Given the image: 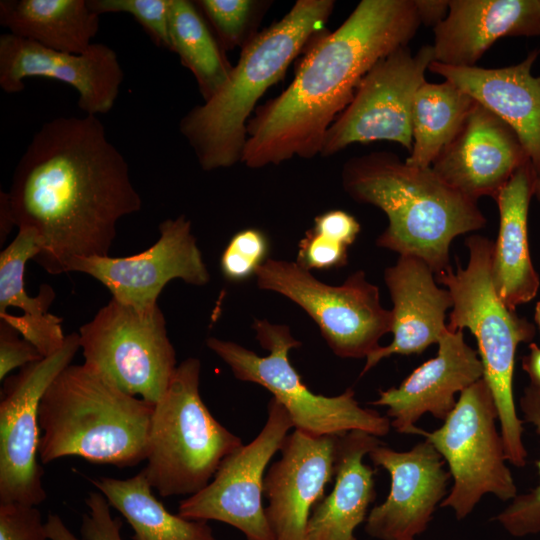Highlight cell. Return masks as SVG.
<instances>
[{
	"mask_svg": "<svg viewBox=\"0 0 540 540\" xmlns=\"http://www.w3.org/2000/svg\"><path fill=\"white\" fill-rule=\"evenodd\" d=\"M469 251L467 266L458 264L436 275L453 299L447 329L468 328L474 335L478 354L498 412L500 433L506 459L523 467L528 456L522 441L523 421L518 417L514 394L513 374L515 354L520 343L531 342L535 326L509 309L497 296L492 280L494 242L481 235L465 239Z\"/></svg>",
	"mask_w": 540,
	"mask_h": 540,
	"instance_id": "6",
	"label": "cell"
},
{
	"mask_svg": "<svg viewBox=\"0 0 540 540\" xmlns=\"http://www.w3.org/2000/svg\"><path fill=\"white\" fill-rule=\"evenodd\" d=\"M36 233L20 228L13 241L0 253V320L8 323L43 357L57 352L65 342L62 319L48 309L55 298L49 284H42L36 297L25 290L24 270L38 254Z\"/></svg>",
	"mask_w": 540,
	"mask_h": 540,
	"instance_id": "26",
	"label": "cell"
},
{
	"mask_svg": "<svg viewBox=\"0 0 540 540\" xmlns=\"http://www.w3.org/2000/svg\"><path fill=\"white\" fill-rule=\"evenodd\" d=\"M492 392L481 378L459 394L443 425L423 436L447 463L453 485L440 507L451 508L465 519L485 494L512 500L517 488L500 431Z\"/></svg>",
	"mask_w": 540,
	"mask_h": 540,
	"instance_id": "10",
	"label": "cell"
},
{
	"mask_svg": "<svg viewBox=\"0 0 540 540\" xmlns=\"http://www.w3.org/2000/svg\"><path fill=\"white\" fill-rule=\"evenodd\" d=\"M433 32L434 61L473 67L501 38L540 36V0H449Z\"/></svg>",
	"mask_w": 540,
	"mask_h": 540,
	"instance_id": "22",
	"label": "cell"
},
{
	"mask_svg": "<svg viewBox=\"0 0 540 540\" xmlns=\"http://www.w3.org/2000/svg\"><path fill=\"white\" fill-rule=\"evenodd\" d=\"M434 61L432 45L415 54L402 46L378 61L359 83L349 105L327 130L321 156L354 143L391 141L412 150V106Z\"/></svg>",
	"mask_w": 540,
	"mask_h": 540,
	"instance_id": "12",
	"label": "cell"
},
{
	"mask_svg": "<svg viewBox=\"0 0 540 540\" xmlns=\"http://www.w3.org/2000/svg\"><path fill=\"white\" fill-rule=\"evenodd\" d=\"M98 15L125 13L132 16L158 46L171 50L169 15L171 0H88Z\"/></svg>",
	"mask_w": 540,
	"mask_h": 540,
	"instance_id": "35",
	"label": "cell"
},
{
	"mask_svg": "<svg viewBox=\"0 0 540 540\" xmlns=\"http://www.w3.org/2000/svg\"><path fill=\"white\" fill-rule=\"evenodd\" d=\"M80 349L79 333L62 347L4 380L0 401V503L37 506L45 501L39 464V405L56 376Z\"/></svg>",
	"mask_w": 540,
	"mask_h": 540,
	"instance_id": "13",
	"label": "cell"
},
{
	"mask_svg": "<svg viewBox=\"0 0 540 540\" xmlns=\"http://www.w3.org/2000/svg\"><path fill=\"white\" fill-rule=\"evenodd\" d=\"M8 199L14 225L36 233L33 261L53 275L76 258L108 256L118 221L142 207L125 157L94 115L43 123L16 165Z\"/></svg>",
	"mask_w": 540,
	"mask_h": 540,
	"instance_id": "1",
	"label": "cell"
},
{
	"mask_svg": "<svg viewBox=\"0 0 540 540\" xmlns=\"http://www.w3.org/2000/svg\"><path fill=\"white\" fill-rule=\"evenodd\" d=\"M253 329L260 345L269 351L267 356L216 337L208 338L206 345L237 379L267 389L284 406L294 429L316 435H343L354 430L376 437L389 433L390 419L372 408L362 407L351 388L337 396H324L305 385L288 358L291 349L301 346L288 326L256 319Z\"/></svg>",
	"mask_w": 540,
	"mask_h": 540,
	"instance_id": "8",
	"label": "cell"
},
{
	"mask_svg": "<svg viewBox=\"0 0 540 540\" xmlns=\"http://www.w3.org/2000/svg\"><path fill=\"white\" fill-rule=\"evenodd\" d=\"M0 540H49L39 509L0 503Z\"/></svg>",
	"mask_w": 540,
	"mask_h": 540,
	"instance_id": "37",
	"label": "cell"
},
{
	"mask_svg": "<svg viewBox=\"0 0 540 540\" xmlns=\"http://www.w3.org/2000/svg\"><path fill=\"white\" fill-rule=\"evenodd\" d=\"M88 0H1L0 23L9 33L44 47L80 54L99 30Z\"/></svg>",
	"mask_w": 540,
	"mask_h": 540,
	"instance_id": "27",
	"label": "cell"
},
{
	"mask_svg": "<svg viewBox=\"0 0 540 540\" xmlns=\"http://www.w3.org/2000/svg\"><path fill=\"white\" fill-rule=\"evenodd\" d=\"M200 371L199 359L182 361L154 406L143 471L162 497H189L199 492L223 460L243 445L203 402Z\"/></svg>",
	"mask_w": 540,
	"mask_h": 540,
	"instance_id": "7",
	"label": "cell"
},
{
	"mask_svg": "<svg viewBox=\"0 0 540 540\" xmlns=\"http://www.w3.org/2000/svg\"><path fill=\"white\" fill-rule=\"evenodd\" d=\"M434 358L414 369L398 387L379 391L373 406L386 407L391 427L398 433L423 436L418 420L431 413L444 421L454 409L455 395L483 378L478 351L464 339L463 330L445 329Z\"/></svg>",
	"mask_w": 540,
	"mask_h": 540,
	"instance_id": "20",
	"label": "cell"
},
{
	"mask_svg": "<svg viewBox=\"0 0 540 540\" xmlns=\"http://www.w3.org/2000/svg\"><path fill=\"white\" fill-rule=\"evenodd\" d=\"M88 512L82 516L83 540H122L120 518L112 516L110 504L100 492H91L86 498ZM49 540H79L57 514H49L45 522Z\"/></svg>",
	"mask_w": 540,
	"mask_h": 540,
	"instance_id": "32",
	"label": "cell"
},
{
	"mask_svg": "<svg viewBox=\"0 0 540 540\" xmlns=\"http://www.w3.org/2000/svg\"><path fill=\"white\" fill-rule=\"evenodd\" d=\"M347 257L346 245L312 227L299 242L296 263L308 271L330 270L344 266Z\"/></svg>",
	"mask_w": 540,
	"mask_h": 540,
	"instance_id": "36",
	"label": "cell"
},
{
	"mask_svg": "<svg viewBox=\"0 0 540 540\" xmlns=\"http://www.w3.org/2000/svg\"><path fill=\"white\" fill-rule=\"evenodd\" d=\"M537 175L530 161L511 177L495 199L499 232L492 255V280L498 298L511 310L530 302L540 286L529 250L528 212Z\"/></svg>",
	"mask_w": 540,
	"mask_h": 540,
	"instance_id": "24",
	"label": "cell"
},
{
	"mask_svg": "<svg viewBox=\"0 0 540 540\" xmlns=\"http://www.w3.org/2000/svg\"><path fill=\"white\" fill-rule=\"evenodd\" d=\"M160 236L148 249L125 257L91 256L74 259L68 272H80L103 284L112 298L140 311L158 306L163 288L174 279L204 286L210 274L191 230L180 215L159 224Z\"/></svg>",
	"mask_w": 540,
	"mask_h": 540,
	"instance_id": "15",
	"label": "cell"
},
{
	"mask_svg": "<svg viewBox=\"0 0 540 540\" xmlns=\"http://www.w3.org/2000/svg\"><path fill=\"white\" fill-rule=\"evenodd\" d=\"M368 455L389 473L391 483L385 501L369 511L365 532L379 540H414L446 497L451 475L443 458L427 440L405 452L380 443Z\"/></svg>",
	"mask_w": 540,
	"mask_h": 540,
	"instance_id": "17",
	"label": "cell"
},
{
	"mask_svg": "<svg viewBox=\"0 0 540 540\" xmlns=\"http://www.w3.org/2000/svg\"><path fill=\"white\" fill-rule=\"evenodd\" d=\"M384 280L393 302V340L366 358L361 376L384 358L420 354L438 343L447 328L446 312L453 306L449 290L437 286L432 269L416 256L400 255L396 264L385 270Z\"/></svg>",
	"mask_w": 540,
	"mask_h": 540,
	"instance_id": "21",
	"label": "cell"
},
{
	"mask_svg": "<svg viewBox=\"0 0 540 540\" xmlns=\"http://www.w3.org/2000/svg\"><path fill=\"white\" fill-rule=\"evenodd\" d=\"M333 0H298L278 22L250 38L217 92L179 123L205 171L241 162L248 119L258 100L281 80L301 50L321 35Z\"/></svg>",
	"mask_w": 540,
	"mask_h": 540,
	"instance_id": "4",
	"label": "cell"
},
{
	"mask_svg": "<svg viewBox=\"0 0 540 540\" xmlns=\"http://www.w3.org/2000/svg\"><path fill=\"white\" fill-rule=\"evenodd\" d=\"M524 420L540 435V387L529 384L520 399ZM539 484L529 493L516 495L495 520L514 537L540 533V460L536 462Z\"/></svg>",
	"mask_w": 540,
	"mask_h": 540,
	"instance_id": "31",
	"label": "cell"
},
{
	"mask_svg": "<svg viewBox=\"0 0 540 540\" xmlns=\"http://www.w3.org/2000/svg\"><path fill=\"white\" fill-rule=\"evenodd\" d=\"M31 77L55 79L79 94L85 115L109 112L119 95L124 72L117 53L103 43H92L80 54L60 52L9 32L0 35V87L9 94L22 92Z\"/></svg>",
	"mask_w": 540,
	"mask_h": 540,
	"instance_id": "16",
	"label": "cell"
},
{
	"mask_svg": "<svg viewBox=\"0 0 540 540\" xmlns=\"http://www.w3.org/2000/svg\"><path fill=\"white\" fill-rule=\"evenodd\" d=\"M313 227L347 247L354 243L360 232L359 222L343 210H331L317 216Z\"/></svg>",
	"mask_w": 540,
	"mask_h": 540,
	"instance_id": "39",
	"label": "cell"
},
{
	"mask_svg": "<svg viewBox=\"0 0 540 540\" xmlns=\"http://www.w3.org/2000/svg\"><path fill=\"white\" fill-rule=\"evenodd\" d=\"M155 404L125 393L86 364L68 365L39 405V459L76 456L131 467L146 460Z\"/></svg>",
	"mask_w": 540,
	"mask_h": 540,
	"instance_id": "5",
	"label": "cell"
},
{
	"mask_svg": "<svg viewBox=\"0 0 540 540\" xmlns=\"http://www.w3.org/2000/svg\"><path fill=\"white\" fill-rule=\"evenodd\" d=\"M475 100L453 83L425 81L412 106V150L405 162L431 167L438 155L455 138Z\"/></svg>",
	"mask_w": 540,
	"mask_h": 540,
	"instance_id": "29",
	"label": "cell"
},
{
	"mask_svg": "<svg viewBox=\"0 0 540 540\" xmlns=\"http://www.w3.org/2000/svg\"><path fill=\"white\" fill-rule=\"evenodd\" d=\"M421 21L414 0H362L332 33L318 37L291 84L247 125L241 163L257 169L321 154L327 130L368 71L406 46Z\"/></svg>",
	"mask_w": 540,
	"mask_h": 540,
	"instance_id": "2",
	"label": "cell"
},
{
	"mask_svg": "<svg viewBox=\"0 0 540 540\" xmlns=\"http://www.w3.org/2000/svg\"><path fill=\"white\" fill-rule=\"evenodd\" d=\"M339 437L294 429L285 438L264 478L265 512L275 540H305L310 515L335 476Z\"/></svg>",
	"mask_w": 540,
	"mask_h": 540,
	"instance_id": "18",
	"label": "cell"
},
{
	"mask_svg": "<svg viewBox=\"0 0 540 540\" xmlns=\"http://www.w3.org/2000/svg\"><path fill=\"white\" fill-rule=\"evenodd\" d=\"M19 333L5 321L0 320V380L16 368L40 361L44 357L29 341L20 339Z\"/></svg>",
	"mask_w": 540,
	"mask_h": 540,
	"instance_id": "38",
	"label": "cell"
},
{
	"mask_svg": "<svg viewBox=\"0 0 540 540\" xmlns=\"http://www.w3.org/2000/svg\"><path fill=\"white\" fill-rule=\"evenodd\" d=\"M522 368L530 379V384L540 387V347L530 343L529 353L522 358Z\"/></svg>",
	"mask_w": 540,
	"mask_h": 540,
	"instance_id": "41",
	"label": "cell"
},
{
	"mask_svg": "<svg viewBox=\"0 0 540 540\" xmlns=\"http://www.w3.org/2000/svg\"><path fill=\"white\" fill-rule=\"evenodd\" d=\"M292 428L288 412L272 397L258 435L228 455L202 490L180 502L177 513L191 520L226 523L246 540H275L262 501L265 470Z\"/></svg>",
	"mask_w": 540,
	"mask_h": 540,
	"instance_id": "14",
	"label": "cell"
},
{
	"mask_svg": "<svg viewBox=\"0 0 540 540\" xmlns=\"http://www.w3.org/2000/svg\"><path fill=\"white\" fill-rule=\"evenodd\" d=\"M380 443L360 430L340 435L334 486L313 509L305 540H358L354 531L376 498L374 471L363 459Z\"/></svg>",
	"mask_w": 540,
	"mask_h": 540,
	"instance_id": "25",
	"label": "cell"
},
{
	"mask_svg": "<svg viewBox=\"0 0 540 540\" xmlns=\"http://www.w3.org/2000/svg\"><path fill=\"white\" fill-rule=\"evenodd\" d=\"M200 12L195 2L171 0L169 35L171 51L191 71L206 101L227 80L232 66Z\"/></svg>",
	"mask_w": 540,
	"mask_h": 540,
	"instance_id": "30",
	"label": "cell"
},
{
	"mask_svg": "<svg viewBox=\"0 0 540 540\" xmlns=\"http://www.w3.org/2000/svg\"><path fill=\"white\" fill-rule=\"evenodd\" d=\"M0 220H1V239H5L10 228L14 225L11 210L9 206L8 193L1 191L0 196Z\"/></svg>",
	"mask_w": 540,
	"mask_h": 540,
	"instance_id": "42",
	"label": "cell"
},
{
	"mask_svg": "<svg viewBox=\"0 0 540 540\" xmlns=\"http://www.w3.org/2000/svg\"><path fill=\"white\" fill-rule=\"evenodd\" d=\"M534 321L540 331V301L536 303L535 312H534Z\"/></svg>",
	"mask_w": 540,
	"mask_h": 540,
	"instance_id": "43",
	"label": "cell"
},
{
	"mask_svg": "<svg viewBox=\"0 0 540 540\" xmlns=\"http://www.w3.org/2000/svg\"><path fill=\"white\" fill-rule=\"evenodd\" d=\"M90 481L129 523L133 540H216L207 521L168 511L154 496L143 469L127 479L101 476Z\"/></svg>",
	"mask_w": 540,
	"mask_h": 540,
	"instance_id": "28",
	"label": "cell"
},
{
	"mask_svg": "<svg viewBox=\"0 0 540 540\" xmlns=\"http://www.w3.org/2000/svg\"><path fill=\"white\" fill-rule=\"evenodd\" d=\"M341 181L350 198L386 214L388 226L377 245L422 259L435 275L451 267L453 239L487 222L478 201L448 185L431 167L409 165L392 152L350 158Z\"/></svg>",
	"mask_w": 540,
	"mask_h": 540,
	"instance_id": "3",
	"label": "cell"
},
{
	"mask_svg": "<svg viewBox=\"0 0 540 540\" xmlns=\"http://www.w3.org/2000/svg\"><path fill=\"white\" fill-rule=\"evenodd\" d=\"M84 364L119 389L156 404L177 368L159 308L140 311L111 299L79 329Z\"/></svg>",
	"mask_w": 540,
	"mask_h": 540,
	"instance_id": "9",
	"label": "cell"
},
{
	"mask_svg": "<svg viewBox=\"0 0 540 540\" xmlns=\"http://www.w3.org/2000/svg\"><path fill=\"white\" fill-rule=\"evenodd\" d=\"M421 24L435 28L447 16L449 0H414Z\"/></svg>",
	"mask_w": 540,
	"mask_h": 540,
	"instance_id": "40",
	"label": "cell"
},
{
	"mask_svg": "<svg viewBox=\"0 0 540 540\" xmlns=\"http://www.w3.org/2000/svg\"><path fill=\"white\" fill-rule=\"evenodd\" d=\"M534 197L540 203V178H537L535 182Z\"/></svg>",
	"mask_w": 540,
	"mask_h": 540,
	"instance_id": "44",
	"label": "cell"
},
{
	"mask_svg": "<svg viewBox=\"0 0 540 540\" xmlns=\"http://www.w3.org/2000/svg\"><path fill=\"white\" fill-rule=\"evenodd\" d=\"M530 161L514 130L480 103H474L455 138L431 165L448 185L478 201L497 198L513 174Z\"/></svg>",
	"mask_w": 540,
	"mask_h": 540,
	"instance_id": "19",
	"label": "cell"
},
{
	"mask_svg": "<svg viewBox=\"0 0 540 540\" xmlns=\"http://www.w3.org/2000/svg\"><path fill=\"white\" fill-rule=\"evenodd\" d=\"M269 242L259 229L248 228L232 236L220 257L223 276L231 282H241L253 274L268 259Z\"/></svg>",
	"mask_w": 540,
	"mask_h": 540,
	"instance_id": "34",
	"label": "cell"
},
{
	"mask_svg": "<svg viewBox=\"0 0 540 540\" xmlns=\"http://www.w3.org/2000/svg\"><path fill=\"white\" fill-rule=\"evenodd\" d=\"M195 3L214 27L223 49H233L244 42L260 6V2L251 0H199Z\"/></svg>",
	"mask_w": 540,
	"mask_h": 540,
	"instance_id": "33",
	"label": "cell"
},
{
	"mask_svg": "<svg viewBox=\"0 0 540 540\" xmlns=\"http://www.w3.org/2000/svg\"><path fill=\"white\" fill-rule=\"evenodd\" d=\"M540 50L518 64L453 67L433 61L428 70L442 76L505 121L518 136L540 178V75L531 72Z\"/></svg>",
	"mask_w": 540,
	"mask_h": 540,
	"instance_id": "23",
	"label": "cell"
},
{
	"mask_svg": "<svg viewBox=\"0 0 540 540\" xmlns=\"http://www.w3.org/2000/svg\"><path fill=\"white\" fill-rule=\"evenodd\" d=\"M257 285L300 306L318 325L334 354L367 358L391 332L392 313L380 303L379 289L363 271L333 286L291 261L268 258L257 270Z\"/></svg>",
	"mask_w": 540,
	"mask_h": 540,
	"instance_id": "11",
	"label": "cell"
}]
</instances>
